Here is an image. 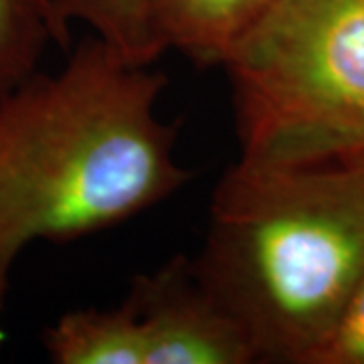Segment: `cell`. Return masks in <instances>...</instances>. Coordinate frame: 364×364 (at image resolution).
Masks as SVG:
<instances>
[{"mask_svg":"<svg viewBox=\"0 0 364 364\" xmlns=\"http://www.w3.org/2000/svg\"><path fill=\"white\" fill-rule=\"evenodd\" d=\"M168 79L102 37L0 93V310L33 241L69 243L172 196L191 172L156 116Z\"/></svg>","mask_w":364,"mask_h":364,"instance_id":"obj_1","label":"cell"},{"mask_svg":"<svg viewBox=\"0 0 364 364\" xmlns=\"http://www.w3.org/2000/svg\"><path fill=\"white\" fill-rule=\"evenodd\" d=\"M195 265L257 363L308 364L364 273L360 174L239 158L215 188Z\"/></svg>","mask_w":364,"mask_h":364,"instance_id":"obj_2","label":"cell"},{"mask_svg":"<svg viewBox=\"0 0 364 364\" xmlns=\"http://www.w3.org/2000/svg\"><path fill=\"white\" fill-rule=\"evenodd\" d=\"M223 69L241 160L301 166L364 156V0H277Z\"/></svg>","mask_w":364,"mask_h":364,"instance_id":"obj_3","label":"cell"},{"mask_svg":"<svg viewBox=\"0 0 364 364\" xmlns=\"http://www.w3.org/2000/svg\"><path fill=\"white\" fill-rule=\"evenodd\" d=\"M128 299L144 336V364H255L243 328L205 286L195 259L174 257L134 275Z\"/></svg>","mask_w":364,"mask_h":364,"instance_id":"obj_4","label":"cell"},{"mask_svg":"<svg viewBox=\"0 0 364 364\" xmlns=\"http://www.w3.org/2000/svg\"><path fill=\"white\" fill-rule=\"evenodd\" d=\"M277 0H150V31L162 53L178 51L196 67H223L237 43Z\"/></svg>","mask_w":364,"mask_h":364,"instance_id":"obj_5","label":"cell"},{"mask_svg":"<svg viewBox=\"0 0 364 364\" xmlns=\"http://www.w3.org/2000/svg\"><path fill=\"white\" fill-rule=\"evenodd\" d=\"M55 364H144V336L132 301L109 310H71L43 332Z\"/></svg>","mask_w":364,"mask_h":364,"instance_id":"obj_6","label":"cell"},{"mask_svg":"<svg viewBox=\"0 0 364 364\" xmlns=\"http://www.w3.org/2000/svg\"><path fill=\"white\" fill-rule=\"evenodd\" d=\"M51 43L69 45L53 0H0V93L33 75Z\"/></svg>","mask_w":364,"mask_h":364,"instance_id":"obj_7","label":"cell"},{"mask_svg":"<svg viewBox=\"0 0 364 364\" xmlns=\"http://www.w3.org/2000/svg\"><path fill=\"white\" fill-rule=\"evenodd\" d=\"M53 6L63 25H90L138 65H152L162 55L150 31V0H53Z\"/></svg>","mask_w":364,"mask_h":364,"instance_id":"obj_8","label":"cell"},{"mask_svg":"<svg viewBox=\"0 0 364 364\" xmlns=\"http://www.w3.org/2000/svg\"><path fill=\"white\" fill-rule=\"evenodd\" d=\"M308 364H364V273Z\"/></svg>","mask_w":364,"mask_h":364,"instance_id":"obj_9","label":"cell"},{"mask_svg":"<svg viewBox=\"0 0 364 364\" xmlns=\"http://www.w3.org/2000/svg\"><path fill=\"white\" fill-rule=\"evenodd\" d=\"M348 164H352V166L356 168V172L360 174V181H363V184H364V156L356 158V160H350Z\"/></svg>","mask_w":364,"mask_h":364,"instance_id":"obj_10","label":"cell"},{"mask_svg":"<svg viewBox=\"0 0 364 364\" xmlns=\"http://www.w3.org/2000/svg\"><path fill=\"white\" fill-rule=\"evenodd\" d=\"M4 338H6V336H4V330H2V326H0V348H2V344H4Z\"/></svg>","mask_w":364,"mask_h":364,"instance_id":"obj_11","label":"cell"}]
</instances>
